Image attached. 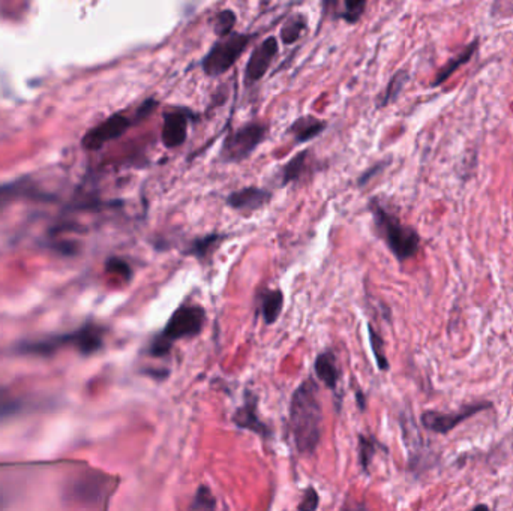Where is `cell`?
Masks as SVG:
<instances>
[{"label":"cell","mask_w":513,"mask_h":511,"mask_svg":"<svg viewBox=\"0 0 513 511\" xmlns=\"http://www.w3.org/2000/svg\"><path fill=\"white\" fill-rule=\"evenodd\" d=\"M17 186L8 185V186H0V207H2L6 201L16 194Z\"/></svg>","instance_id":"f1b7e54d"},{"label":"cell","mask_w":513,"mask_h":511,"mask_svg":"<svg viewBox=\"0 0 513 511\" xmlns=\"http://www.w3.org/2000/svg\"><path fill=\"white\" fill-rule=\"evenodd\" d=\"M326 122L320 119H315L312 116H305L297 119L296 122L292 125L290 132L294 137L296 143H308L319 137L320 133L326 129Z\"/></svg>","instance_id":"5bb4252c"},{"label":"cell","mask_w":513,"mask_h":511,"mask_svg":"<svg viewBox=\"0 0 513 511\" xmlns=\"http://www.w3.org/2000/svg\"><path fill=\"white\" fill-rule=\"evenodd\" d=\"M195 114L188 109H175L164 114L161 141L167 149H176L187 141L188 126Z\"/></svg>","instance_id":"ba28073f"},{"label":"cell","mask_w":513,"mask_h":511,"mask_svg":"<svg viewBox=\"0 0 513 511\" xmlns=\"http://www.w3.org/2000/svg\"><path fill=\"white\" fill-rule=\"evenodd\" d=\"M368 336H370V345H371V349L374 353V357H375V361H377V366L380 370H389V360L386 357V353H385V341L383 338H381L380 333L375 331V329L368 324Z\"/></svg>","instance_id":"d6986e66"},{"label":"cell","mask_w":513,"mask_h":511,"mask_svg":"<svg viewBox=\"0 0 513 511\" xmlns=\"http://www.w3.org/2000/svg\"><path fill=\"white\" fill-rule=\"evenodd\" d=\"M356 400H358L359 410L365 411L366 410V396H365V393L362 392V390H358V392H356Z\"/></svg>","instance_id":"f546056e"},{"label":"cell","mask_w":513,"mask_h":511,"mask_svg":"<svg viewBox=\"0 0 513 511\" xmlns=\"http://www.w3.org/2000/svg\"><path fill=\"white\" fill-rule=\"evenodd\" d=\"M224 238H226V236L218 234V233H212L204 237L195 238L188 246L185 253L192 255V257H195L199 261H204V260L210 258V255L218 249V246L222 243Z\"/></svg>","instance_id":"2e32d148"},{"label":"cell","mask_w":513,"mask_h":511,"mask_svg":"<svg viewBox=\"0 0 513 511\" xmlns=\"http://www.w3.org/2000/svg\"><path fill=\"white\" fill-rule=\"evenodd\" d=\"M492 408L491 402H476L471 403V405L464 407L461 411L451 412V414H443L436 411H426L420 417V422H422L424 427L428 430H432L436 434H449L458 424H461L464 420L470 419V417L476 415L478 412H482L485 410Z\"/></svg>","instance_id":"52a82bcc"},{"label":"cell","mask_w":513,"mask_h":511,"mask_svg":"<svg viewBox=\"0 0 513 511\" xmlns=\"http://www.w3.org/2000/svg\"><path fill=\"white\" fill-rule=\"evenodd\" d=\"M479 44H480V41L476 38L475 41H473L471 44H468L461 53H459V55H458L456 57H453V59H451L449 62H447V63L444 65V68L437 74L436 79H434V82L431 83V87H438V86H441V84H443L444 82H447V79H449L459 68H461V66H464L465 63H468V62L473 59V56L476 55V51H478V48H479Z\"/></svg>","instance_id":"4fadbf2b"},{"label":"cell","mask_w":513,"mask_h":511,"mask_svg":"<svg viewBox=\"0 0 513 511\" xmlns=\"http://www.w3.org/2000/svg\"><path fill=\"white\" fill-rule=\"evenodd\" d=\"M107 270L121 275L126 280L131 279V276H133V268H131V265L126 261H122L119 258H111L109 261V264H107Z\"/></svg>","instance_id":"484cf974"},{"label":"cell","mask_w":513,"mask_h":511,"mask_svg":"<svg viewBox=\"0 0 513 511\" xmlns=\"http://www.w3.org/2000/svg\"><path fill=\"white\" fill-rule=\"evenodd\" d=\"M260 309L266 324H275L284 306V294L281 290H266L260 294Z\"/></svg>","instance_id":"9a60e30c"},{"label":"cell","mask_w":513,"mask_h":511,"mask_svg":"<svg viewBox=\"0 0 513 511\" xmlns=\"http://www.w3.org/2000/svg\"><path fill=\"white\" fill-rule=\"evenodd\" d=\"M377 449H378V441L375 438L365 435L359 436V461L365 473H368V469H370V465L373 463Z\"/></svg>","instance_id":"ffe728a7"},{"label":"cell","mask_w":513,"mask_h":511,"mask_svg":"<svg viewBox=\"0 0 513 511\" xmlns=\"http://www.w3.org/2000/svg\"><path fill=\"white\" fill-rule=\"evenodd\" d=\"M16 408H17V402L12 399L5 390L0 388V415L11 414L12 411H16Z\"/></svg>","instance_id":"4316f807"},{"label":"cell","mask_w":513,"mask_h":511,"mask_svg":"<svg viewBox=\"0 0 513 511\" xmlns=\"http://www.w3.org/2000/svg\"><path fill=\"white\" fill-rule=\"evenodd\" d=\"M308 150H304L297 153L292 160L284 165L282 172H281V180H282V186L299 180L304 172L307 171V163H308Z\"/></svg>","instance_id":"e0dca14e"},{"label":"cell","mask_w":513,"mask_h":511,"mask_svg":"<svg viewBox=\"0 0 513 511\" xmlns=\"http://www.w3.org/2000/svg\"><path fill=\"white\" fill-rule=\"evenodd\" d=\"M272 198V194L266 189H261V187H255V186H249V187H243L241 191L231 192L227 197V204L238 210V211H243V213H253L260 210L263 206H266Z\"/></svg>","instance_id":"8fae6325"},{"label":"cell","mask_w":513,"mask_h":511,"mask_svg":"<svg viewBox=\"0 0 513 511\" xmlns=\"http://www.w3.org/2000/svg\"><path fill=\"white\" fill-rule=\"evenodd\" d=\"M320 504V496L314 488H308L304 493V498H302L300 504L297 505V510L300 511H314L319 508Z\"/></svg>","instance_id":"d4e9b609"},{"label":"cell","mask_w":513,"mask_h":511,"mask_svg":"<svg viewBox=\"0 0 513 511\" xmlns=\"http://www.w3.org/2000/svg\"><path fill=\"white\" fill-rule=\"evenodd\" d=\"M251 36L243 33H230L210 48L202 62V68L209 77H219L226 74L242 56Z\"/></svg>","instance_id":"277c9868"},{"label":"cell","mask_w":513,"mask_h":511,"mask_svg":"<svg viewBox=\"0 0 513 511\" xmlns=\"http://www.w3.org/2000/svg\"><path fill=\"white\" fill-rule=\"evenodd\" d=\"M315 373H317L319 380L332 392H336L338 381H339V369L336 357L332 351H323L314 363Z\"/></svg>","instance_id":"7c38bea8"},{"label":"cell","mask_w":513,"mask_h":511,"mask_svg":"<svg viewBox=\"0 0 513 511\" xmlns=\"http://www.w3.org/2000/svg\"><path fill=\"white\" fill-rule=\"evenodd\" d=\"M233 423L238 427L249 430V432L265 439L270 438V429L260 419L257 411V396L249 392L245 395L243 405L236 410V412L233 414Z\"/></svg>","instance_id":"30bf717a"},{"label":"cell","mask_w":513,"mask_h":511,"mask_svg":"<svg viewBox=\"0 0 513 511\" xmlns=\"http://www.w3.org/2000/svg\"><path fill=\"white\" fill-rule=\"evenodd\" d=\"M288 419L297 451L307 456L312 454L317 450L323 434V407L319 385L312 378L305 380L296 388Z\"/></svg>","instance_id":"6da1fadb"},{"label":"cell","mask_w":513,"mask_h":511,"mask_svg":"<svg viewBox=\"0 0 513 511\" xmlns=\"http://www.w3.org/2000/svg\"><path fill=\"white\" fill-rule=\"evenodd\" d=\"M138 120H143L138 110L134 117H128L122 113L113 114L107 120H104V122L99 123L96 128L90 129L83 140V144L86 149H90V150L101 149L104 144H107L116 138H119L121 136H123V133L131 126L138 122Z\"/></svg>","instance_id":"8992f818"},{"label":"cell","mask_w":513,"mask_h":511,"mask_svg":"<svg viewBox=\"0 0 513 511\" xmlns=\"http://www.w3.org/2000/svg\"><path fill=\"white\" fill-rule=\"evenodd\" d=\"M216 507H218V504H216V500H215L212 490H210L207 486H200L199 489H197V493L189 505V510L212 511V510H216Z\"/></svg>","instance_id":"7402d4cb"},{"label":"cell","mask_w":513,"mask_h":511,"mask_svg":"<svg viewBox=\"0 0 513 511\" xmlns=\"http://www.w3.org/2000/svg\"><path fill=\"white\" fill-rule=\"evenodd\" d=\"M366 0H344V9L341 12V17L350 24H356L365 12Z\"/></svg>","instance_id":"cb8c5ba5"},{"label":"cell","mask_w":513,"mask_h":511,"mask_svg":"<svg viewBox=\"0 0 513 511\" xmlns=\"http://www.w3.org/2000/svg\"><path fill=\"white\" fill-rule=\"evenodd\" d=\"M236 24V14L233 11H221L216 14V17L212 21L214 32L218 38H226L230 33H233V28Z\"/></svg>","instance_id":"44dd1931"},{"label":"cell","mask_w":513,"mask_h":511,"mask_svg":"<svg viewBox=\"0 0 513 511\" xmlns=\"http://www.w3.org/2000/svg\"><path fill=\"white\" fill-rule=\"evenodd\" d=\"M307 28V18L302 14H296L287 20L281 29V41L285 45L294 44Z\"/></svg>","instance_id":"ac0fdd59"},{"label":"cell","mask_w":513,"mask_h":511,"mask_svg":"<svg viewBox=\"0 0 513 511\" xmlns=\"http://www.w3.org/2000/svg\"><path fill=\"white\" fill-rule=\"evenodd\" d=\"M370 211L374 218L378 236L386 241L390 252L399 261H407L419 252L420 237L413 226L401 222V219L381 206L377 198L370 201Z\"/></svg>","instance_id":"7a4b0ae2"},{"label":"cell","mask_w":513,"mask_h":511,"mask_svg":"<svg viewBox=\"0 0 513 511\" xmlns=\"http://www.w3.org/2000/svg\"><path fill=\"white\" fill-rule=\"evenodd\" d=\"M206 324V311L200 304L183 303L170 317L164 330L150 342L149 353L153 357H165L171 346L180 339H189L200 334Z\"/></svg>","instance_id":"3957f363"},{"label":"cell","mask_w":513,"mask_h":511,"mask_svg":"<svg viewBox=\"0 0 513 511\" xmlns=\"http://www.w3.org/2000/svg\"><path fill=\"white\" fill-rule=\"evenodd\" d=\"M386 167V164L385 163H380V164H377V165H374L373 168H370V170H368L366 172H363L362 174V177L359 179V186H363L365 183H368V182H370L373 177H375L377 176V174L381 171V170H383Z\"/></svg>","instance_id":"83f0119b"},{"label":"cell","mask_w":513,"mask_h":511,"mask_svg":"<svg viewBox=\"0 0 513 511\" xmlns=\"http://www.w3.org/2000/svg\"><path fill=\"white\" fill-rule=\"evenodd\" d=\"M278 55V39L267 38L249 56L245 68V83L253 84L266 75L269 66Z\"/></svg>","instance_id":"9c48e42d"},{"label":"cell","mask_w":513,"mask_h":511,"mask_svg":"<svg viewBox=\"0 0 513 511\" xmlns=\"http://www.w3.org/2000/svg\"><path fill=\"white\" fill-rule=\"evenodd\" d=\"M267 136V126L257 122L248 123L239 129L230 132L221 147L219 158L226 164H238L246 159L257 147L265 141Z\"/></svg>","instance_id":"5b68a950"},{"label":"cell","mask_w":513,"mask_h":511,"mask_svg":"<svg viewBox=\"0 0 513 511\" xmlns=\"http://www.w3.org/2000/svg\"><path fill=\"white\" fill-rule=\"evenodd\" d=\"M407 82H409V74H407V72L401 71L398 74H395V77L390 79V83H389L385 97H383V101H381L380 105L386 106V105H389L390 102H393L395 99H397Z\"/></svg>","instance_id":"603a6c76"}]
</instances>
